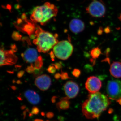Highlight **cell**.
I'll list each match as a JSON object with an SVG mask.
<instances>
[{
  "label": "cell",
  "mask_w": 121,
  "mask_h": 121,
  "mask_svg": "<svg viewBox=\"0 0 121 121\" xmlns=\"http://www.w3.org/2000/svg\"><path fill=\"white\" fill-rule=\"evenodd\" d=\"M104 4V2L99 0H92L86 8V11L92 17L96 18L104 17L106 13Z\"/></svg>",
  "instance_id": "obj_5"
},
{
  "label": "cell",
  "mask_w": 121,
  "mask_h": 121,
  "mask_svg": "<svg viewBox=\"0 0 121 121\" xmlns=\"http://www.w3.org/2000/svg\"><path fill=\"white\" fill-rule=\"evenodd\" d=\"M41 114L42 116H44L45 115V113L43 112H42L41 113Z\"/></svg>",
  "instance_id": "obj_26"
},
{
  "label": "cell",
  "mask_w": 121,
  "mask_h": 121,
  "mask_svg": "<svg viewBox=\"0 0 121 121\" xmlns=\"http://www.w3.org/2000/svg\"><path fill=\"white\" fill-rule=\"evenodd\" d=\"M64 90L67 97L73 99L77 96L79 91L78 85L72 81L67 82L64 86Z\"/></svg>",
  "instance_id": "obj_10"
},
{
  "label": "cell",
  "mask_w": 121,
  "mask_h": 121,
  "mask_svg": "<svg viewBox=\"0 0 121 121\" xmlns=\"http://www.w3.org/2000/svg\"><path fill=\"white\" fill-rule=\"evenodd\" d=\"M107 95L109 99L118 100L121 98V82L118 79L108 81L106 87Z\"/></svg>",
  "instance_id": "obj_6"
},
{
  "label": "cell",
  "mask_w": 121,
  "mask_h": 121,
  "mask_svg": "<svg viewBox=\"0 0 121 121\" xmlns=\"http://www.w3.org/2000/svg\"><path fill=\"white\" fill-rule=\"evenodd\" d=\"M67 97L62 98L60 101L56 104V107L59 111L68 109L70 106V102Z\"/></svg>",
  "instance_id": "obj_15"
},
{
  "label": "cell",
  "mask_w": 121,
  "mask_h": 121,
  "mask_svg": "<svg viewBox=\"0 0 121 121\" xmlns=\"http://www.w3.org/2000/svg\"><path fill=\"white\" fill-rule=\"evenodd\" d=\"M39 108L37 107L34 106L33 107L32 109L31 113L33 115H37L39 113Z\"/></svg>",
  "instance_id": "obj_17"
},
{
  "label": "cell",
  "mask_w": 121,
  "mask_h": 121,
  "mask_svg": "<svg viewBox=\"0 0 121 121\" xmlns=\"http://www.w3.org/2000/svg\"><path fill=\"white\" fill-rule=\"evenodd\" d=\"M22 56L24 60L27 62L30 63H35L36 68L37 69L41 67L43 64V60L41 56H39L37 51L35 48H30L25 51Z\"/></svg>",
  "instance_id": "obj_7"
},
{
  "label": "cell",
  "mask_w": 121,
  "mask_h": 121,
  "mask_svg": "<svg viewBox=\"0 0 121 121\" xmlns=\"http://www.w3.org/2000/svg\"><path fill=\"white\" fill-rule=\"evenodd\" d=\"M58 12L57 7L49 2H45L41 6H37L34 9L30 16L33 22L43 25L51 19L56 16Z\"/></svg>",
  "instance_id": "obj_2"
},
{
  "label": "cell",
  "mask_w": 121,
  "mask_h": 121,
  "mask_svg": "<svg viewBox=\"0 0 121 121\" xmlns=\"http://www.w3.org/2000/svg\"><path fill=\"white\" fill-rule=\"evenodd\" d=\"M36 38L33 43L37 46L39 52L46 53L54 48L58 42L56 37L39 27L35 32Z\"/></svg>",
  "instance_id": "obj_3"
},
{
  "label": "cell",
  "mask_w": 121,
  "mask_h": 121,
  "mask_svg": "<svg viewBox=\"0 0 121 121\" xmlns=\"http://www.w3.org/2000/svg\"><path fill=\"white\" fill-rule=\"evenodd\" d=\"M110 104L109 98L103 94L90 93L82 105V112L87 119L98 118Z\"/></svg>",
  "instance_id": "obj_1"
},
{
  "label": "cell",
  "mask_w": 121,
  "mask_h": 121,
  "mask_svg": "<svg viewBox=\"0 0 121 121\" xmlns=\"http://www.w3.org/2000/svg\"><path fill=\"white\" fill-rule=\"evenodd\" d=\"M70 30L73 33L77 34L83 31L85 28V24L82 21L77 19L71 20L69 25Z\"/></svg>",
  "instance_id": "obj_12"
},
{
  "label": "cell",
  "mask_w": 121,
  "mask_h": 121,
  "mask_svg": "<svg viewBox=\"0 0 121 121\" xmlns=\"http://www.w3.org/2000/svg\"><path fill=\"white\" fill-rule=\"evenodd\" d=\"M73 50V45L67 40L58 42L53 48L55 55L58 58L62 60L69 58L72 54Z\"/></svg>",
  "instance_id": "obj_4"
},
{
  "label": "cell",
  "mask_w": 121,
  "mask_h": 121,
  "mask_svg": "<svg viewBox=\"0 0 121 121\" xmlns=\"http://www.w3.org/2000/svg\"><path fill=\"white\" fill-rule=\"evenodd\" d=\"M34 121H44L43 120L40 119H35Z\"/></svg>",
  "instance_id": "obj_25"
},
{
  "label": "cell",
  "mask_w": 121,
  "mask_h": 121,
  "mask_svg": "<svg viewBox=\"0 0 121 121\" xmlns=\"http://www.w3.org/2000/svg\"><path fill=\"white\" fill-rule=\"evenodd\" d=\"M28 109L27 110V109L26 110L24 111L23 112V114L24 116V118H25V117H26V113L28 111Z\"/></svg>",
  "instance_id": "obj_22"
},
{
  "label": "cell",
  "mask_w": 121,
  "mask_h": 121,
  "mask_svg": "<svg viewBox=\"0 0 121 121\" xmlns=\"http://www.w3.org/2000/svg\"><path fill=\"white\" fill-rule=\"evenodd\" d=\"M91 56L94 59L98 58L101 54V51L100 48L98 47L95 48L91 50L90 52Z\"/></svg>",
  "instance_id": "obj_16"
},
{
  "label": "cell",
  "mask_w": 121,
  "mask_h": 121,
  "mask_svg": "<svg viewBox=\"0 0 121 121\" xmlns=\"http://www.w3.org/2000/svg\"><path fill=\"white\" fill-rule=\"evenodd\" d=\"M117 102H118L119 104L121 105V98L118 99V100H117Z\"/></svg>",
  "instance_id": "obj_24"
},
{
  "label": "cell",
  "mask_w": 121,
  "mask_h": 121,
  "mask_svg": "<svg viewBox=\"0 0 121 121\" xmlns=\"http://www.w3.org/2000/svg\"><path fill=\"white\" fill-rule=\"evenodd\" d=\"M26 108V106L25 105H23L21 107V109L22 110H24Z\"/></svg>",
  "instance_id": "obj_23"
},
{
  "label": "cell",
  "mask_w": 121,
  "mask_h": 121,
  "mask_svg": "<svg viewBox=\"0 0 121 121\" xmlns=\"http://www.w3.org/2000/svg\"><path fill=\"white\" fill-rule=\"evenodd\" d=\"M57 98V97H56V96H54V97H52L51 99V101L52 103H54L56 102V99Z\"/></svg>",
  "instance_id": "obj_21"
},
{
  "label": "cell",
  "mask_w": 121,
  "mask_h": 121,
  "mask_svg": "<svg viewBox=\"0 0 121 121\" xmlns=\"http://www.w3.org/2000/svg\"><path fill=\"white\" fill-rule=\"evenodd\" d=\"M17 60L16 56L11 51H4L2 48L0 50L1 66L11 65L14 64Z\"/></svg>",
  "instance_id": "obj_9"
},
{
  "label": "cell",
  "mask_w": 121,
  "mask_h": 121,
  "mask_svg": "<svg viewBox=\"0 0 121 121\" xmlns=\"http://www.w3.org/2000/svg\"><path fill=\"white\" fill-rule=\"evenodd\" d=\"M99 0L100 1H101L102 2H103V0Z\"/></svg>",
  "instance_id": "obj_27"
},
{
  "label": "cell",
  "mask_w": 121,
  "mask_h": 121,
  "mask_svg": "<svg viewBox=\"0 0 121 121\" xmlns=\"http://www.w3.org/2000/svg\"><path fill=\"white\" fill-rule=\"evenodd\" d=\"M48 121V120H47V121Z\"/></svg>",
  "instance_id": "obj_28"
},
{
  "label": "cell",
  "mask_w": 121,
  "mask_h": 121,
  "mask_svg": "<svg viewBox=\"0 0 121 121\" xmlns=\"http://www.w3.org/2000/svg\"><path fill=\"white\" fill-rule=\"evenodd\" d=\"M58 119L59 121H64L65 118L64 117L62 116H59L58 117Z\"/></svg>",
  "instance_id": "obj_20"
},
{
  "label": "cell",
  "mask_w": 121,
  "mask_h": 121,
  "mask_svg": "<svg viewBox=\"0 0 121 121\" xmlns=\"http://www.w3.org/2000/svg\"><path fill=\"white\" fill-rule=\"evenodd\" d=\"M81 74V72L79 69H74L72 72V74L76 78H78L80 75Z\"/></svg>",
  "instance_id": "obj_18"
},
{
  "label": "cell",
  "mask_w": 121,
  "mask_h": 121,
  "mask_svg": "<svg viewBox=\"0 0 121 121\" xmlns=\"http://www.w3.org/2000/svg\"><path fill=\"white\" fill-rule=\"evenodd\" d=\"M101 81L97 77L90 76L87 79L85 87L90 93H95L98 92L101 88Z\"/></svg>",
  "instance_id": "obj_8"
},
{
  "label": "cell",
  "mask_w": 121,
  "mask_h": 121,
  "mask_svg": "<svg viewBox=\"0 0 121 121\" xmlns=\"http://www.w3.org/2000/svg\"><path fill=\"white\" fill-rule=\"evenodd\" d=\"M35 84L41 90L46 91L49 89L51 84V79L47 75H42L35 79Z\"/></svg>",
  "instance_id": "obj_11"
},
{
  "label": "cell",
  "mask_w": 121,
  "mask_h": 121,
  "mask_svg": "<svg viewBox=\"0 0 121 121\" xmlns=\"http://www.w3.org/2000/svg\"></svg>",
  "instance_id": "obj_29"
},
{
  "label": "cell",
  "mask_w": 121,
  "mask_h": 121,
  "mask_svg": "<svg viewBox=\"0 0 121 121\" xmlns=\"http://www.w3.org/2000/svg\"><path fill=\"white\" fill-rule=\"evenodd\" d=\"M24 95L29 102L33 105H37L40 102V97L35 91L31 90H27L25 92Z\"/></svg>",
  "instance_id": "obj_13"
},
{
  "label": "cell",
  "mask_w": 121,
  "mask_h": 121,
  "mask_svg": "<svg viewBox=\"0 0 121 121\" xmlns=\"http://www.w3.org/2000/svg\"><path fill=\"white\" fill-rule=\"evenodd\" d=\"M54 113L52 112H48L46 114V117L48 119H51L52 118L54 117Z\"/></svg>",
  "instance_id": "obj_19"
},
{
  "label": "cell",
  "mask_w": 121,
  "mask_h": 121,
  "mask_svg": "<svg viewBox=\"0 0 121 121\" xmlns=\"http://www.w3.org/2000/svg\"><path fill=\"white\" fill-rule=\"evenodd\" d=\"M110 72L111 74L115 78H121V63L113 62L111 65Z\"/></svg>",
  "instance_id": "obj_14"
}]
</instances>
